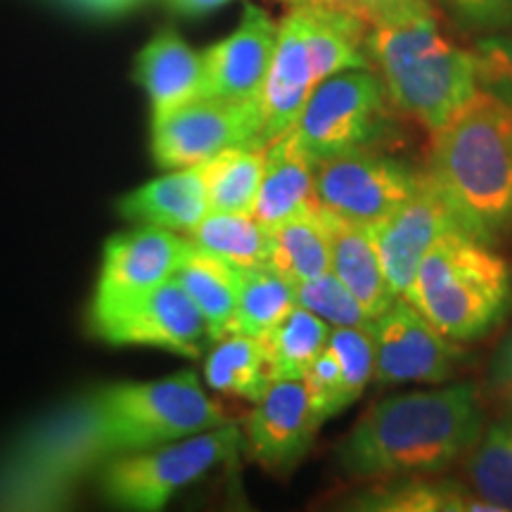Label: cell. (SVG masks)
<instances>
[{
    "mask_svg": "<svg viewBox=\"0 0 512 512\" xmlns=\"http://www.w3.org/2000/svg\"><path fill=\"white\" fill-rule=\"evenodd\" d=\"M427 178L456 226L486 245L512 230V107L479 91L432 131Z\"/></svg>",
    "mask_w": 512,
    "mask_h": 512,
    "instance_id": "obj_3",
    "label": "cell"
},
{
    "mask_svg": "<svg viewBox=\"0 0 512 512\" xmlns=\"http://www.w3.org/2000/svg\"><path fill=\"white\" fill-rule=\"evenodd\" d=\"M302 382L306 392H309L313 413L320 422H328L349 408L347 394H344L342 370H339L337 358L328 347L316 356Z\"/></svg>",
    "mask_w": 512,
    "mask_h": 512,
    "instance_id": "obj_34",
    "label": "cell"
},
{
    "mask_svg": "<svg viewBox=\"0 0 512 512\" xmlns=\"http://www.w3.org/2000/svg\"><path fill=\"white\" fill-rule=\"evenodd\" d=\"M204 380L214 392L256 403L271 387L259 337L230 332L204 358Z\"/></svg>",
    "mask_w": 512,
    "mask_h": 512,
    "instance_id": "obj_26",
    "label": "cell"
},
{
    "mask_svg": "<svg viewBox=\"0 0 512 512\" xmlns=\"http://www.w3.org/2000/svg\"><path fill=\"white\" fill-rule=\"evenodd\" d=\"M91 330L114 347H155L188 358L214 344L209 325L176 278L147 292Z\"/></svg>",
    "mask_w": 512,
    "mask_h": 512,
    "instance_id": "obj_12",
    "label": "cell"
},
{
    "mask_svg": "<svg viewBox=\"0 0 512 512\" xmlns=\"http://www.w3.org/2000/svg\"><path fill=\"white\" fill-rule=\"evenodd\" d=\"M294 297L299 306L316 313L332 328H363L370 323L366 309L332 271L294 285Z\"/></svg>",
    "mask_w": 512,
    "mask_h": 512,
    "instance_id": "obj_30",
    "label": "cell"
},
{
    "mask_svg": "<svg viewBox=\"0 0 512 512\" xmlns=\"http://www.w3.org/2000/svg\"><path fill=\"white\" fill-rule=\"evenodd\" d=\"M228 422L192 370L107 384L36 420L0 453V510H62L112 460Z\"/></svg>",
    "mask_w": 512,
    "mask_h": 512,
    "instance_id": "obj_1",
    "label": "cell"
},
{
    "mask_svg": "<svg viewBox=\"0 0 512 512\" xmlns=\"http://www.w3.org/2000/svg\"><path fill=\"white\" fill-rule=\"evenodd\" d=\"M467 36H491L512 29V0H434Z\"/></svg>",
    "mask_w": 512,
    "mask_h": 512,
    "instance_id": "obj_33",
    "label": "cell"
},
{
    "mask_svg": "<svg viewBox=\"0 0 512 512\" xmlns=\"http://www.w3.org/2000/svg\"><path fill=\"white\" fill-rule=\"evenodd\" d=\"M240 145H264L256 102L204 95L152 119V157L166 171L197 166Z\"/></svg>",
    "mask_w": 512,
    "mask_h": 512,
    "instance_id": "obj_9",
    "label": "cell"
},
{
    "mask_svg": "<svg viewBox=\"0 0 512 512\" xmlns=\"http://www.w3.org/2000/svg\"><path fill=\"white\" fill-rule=\"evenodd\" d=\"M389 105L377 72L349 69L318 83L292 133L313 159L375 150L392 128Z\"/></svg>",
    "mask_w": 512,
    "mask_h": 512,
    "instance_id": "obj_7",
    "label": "cell"
},
{
    "mask_svg": "<svg viewBox=\"0 0 512 512\" xmlns=\"http://www.w3.org/2000/svg\"><path fill=\"white\" fill-rule=\"evenodd\" d=\"M316 86L302 15L292 8L278 24V43L259 95L261 143H273L297 126Z\"/></svg>",
    "mask_w": 512,
    "mask_h": 512,
    "instance_id": "obj_16",
    "label": "cell"
},
{
    "mask_svg": "<svg viewBox=\"0 0 512 512\" xmlns=\"http://www.w3.org/2000/svg\"><path fill=\"white\" fill-rule=\"evenodd\" d=\"M479 91L512 107V29L477 38L475 48Z\"/></svg>",
    "mask_w": 512,
    "mask_h": 512,
    "instance_id": "obj_32",
    "label": "cell"
},
{
    "mask_svg": "<svg viewBox=\"0 0 512 512\" xmlns=\"http://www.w3.org/2000/svg\"><path fill=\"white\" fill-rule=\"evenodd\" d=\"M271 230L268 266L290 283H306L328 273L332 264V214L323 207L280 223Z\"/></svg>",
    "mask_w": 512,
    "mask_h": 512,
    "instance_id": "obj_22",
    "label": "cell"
},
{
    "mask_svg": "<svg viewBox=\"0 0 512 512\" xmlns=\"http://www.w3.org/2000/svg\"><path fill=\"white\" fill-rule=\"evenodd\" d=\"M117 211L140 226H157L188 235L211 211L200 166L169 169V174L147 181L121 197Z\"/></svg>",
    "mask_w": 512,
    "mask_h": 512,
    "instance_id": "obj_20",
    "label": "cell"
},
{
    "mask_svg": "<svg viewBox=\"0 0 512 512\" xmlns=\"http://www.w3.org/2000/svg\"><path fill=\"white\" fill-rule=\"evenodd\" d=\"M425 181V171L377 150L316 159L318 204L342 221L373 226L399 209Z\"/></svg>",
    "mask_w": 512,
    "mask_h": 512,
    "instance_id": "obj_8",
    "label": "cell"
},
{
    "mask_svg": "<svg viewBox=\"0 0 512 512\" xmlns=\"http://www.w3.org/2000/svg\"><path fill=\"white\" fill-rule=\"evenodd\" d=\"M489 392L512 415V332L503 339L491 361Z\"/></svg>",
    "mask_w": 512,
    "mask_h": 512,
    "instance_id": "obj_36",
    "label": "cell"
},
{
    "mask_svg": "<svg viewBox=\"0 0 512 512\" xmlns=\"http://www.w3.org/2000/svg\"><path fill=\"white\" fill-rule=\"evenodd\" d=\"M484 425L482 392L472 382L394 394L354 422L335 448V465L358 484L446 475L463 463Z\"/></svg>",
    "mask_w": 512,
    "mask_h": 512,
    "instance_id": "obj_2",
    "label": "cell"
},
{
    "mask_svg": "<svg viewBox=\"0 0 512 512\" xmlns=\"http://www.w3.org/2000/svg\"><path fill=\"white\" fill-rule=\"evenodd\" d=\"M200 166L211 211L252 214L266 166V145L228 147Z\"/></svg>",
    "mask_w": 512,
    "mask_h": 512,
    "instance_id": "obj_27",
    "label": "cell"
},
{
    "mask_svg": "<svg viewBox=\"0 0 512 512\" xmlns=\"http://www.w3.org/2000/svg\"><path fill=\"white\" fill-rule=\"evenodd\" d=\"M192 245L240 268L268 266L271 230L245 211H209L185 235Z\"/></svg>",
    "mask_w": 512,
    "mask_h": 512,
    "instance_id": "obj_28",
    "label": "cell"
},
{
    "mask_svg": "<svg viewBox=\"0 0 512 512\" xmlns=\"http://www.w3.org/2000/svg\"><path fill=\"white\" fill-rule=\"evenodd\" d=\"M188 252L190 240L185 235L157 226H140L107 240L91 306V325L107 320L174 278Z\"/></svg>",
    "mask_w": 512,
    "mask_h": 512,
    "instance_id": "obj_10",
    "label": "cell"
},
{
    "mask_svg": "<svg viewBox=\"0 0 512 512\" xmlns=\"http://www.w3.org/2000/svg\"><path fill=\"white\" fill-rule=\"evenodd\" d=\"M370 325V323H368ZM368 325L363 328H332L328 349L335 354L342 370L344 394L349 406L361 399L375 377V347Z\"/></svg>",
    "mask_w": 512,
    "mask_h": 512,
    "instance_id": "obj_31",
    "label": "cell"
},
{
    "mask_svg": "<svg viewBox=\"0 0 512 512\" xmlns=\"http://www.w3.org/2000/svg\"><path fill=\"white\" fill-rule=\"evenodd\" d=\"M368 228L389 290L394 292L396 299H403L411 290L415 273L434 242L446 230L458 226L425 174L420 188L399 209Z\"/></svg>",
    "mask_w": 512,
    "mask_h": 512,
    "instance_id": "obj_14",
    "label": "cell"
},
{
    "mask_svg": "<svg viewBox=\"0 0 512 512\" xmlns=\"http://www.w3.org/2000/svg\"><path fill=\"white\" fill-rule=\"evenodd\" d=\"M463 482L494 512H512V415L486 422L463 458Z\"/></svg>",
    "mask_w": 512,
    "mask_h": 512,
    "instance_id": "obj_25",
    "label": "cell"
},
{
    "mask_svg": "<svg viewBox=\"0 0 512 512\" xmlns=\"http://www.w3.org/2000/svg\"><path fill=\"white\" fill-rule=\"evenodd\" d=\"M375 347V377L382 387L392 384H444L456 373L463 349L439 332L406 299L370 320Z\"/></svg>",
    "mask_w": 512,
    "mask_h": 512,
    "instance_id": "obj_11",
    "label": "cell"
},
{
    "mask_svg": "<svg viewBox=\"0 0 512 512\" xmlns=\"http://www.w3.org/2000/svg\"><path fill=\"white\" fill-rule=\"evenodd\" d=\"M283 3H290L292 8H299V5H332V8L349 10V0H283Z\"/></svg>",
    "mask_w": 512,
    "mask_h": 512,
    "instance_id": "obj_39",
    "label": "cell"
},
{
    "mask_svg": "<svg viewBox=\"0 0 512 512\" xmlns=\"http://www.w3.org/2000/svg\"><path fill=\"white\" fill-rule=\"evenodd\" d=\"M323 422L302 380L271 382L242 427V451L273 477H287L311 451Z\"/></svg>",
    "mask_w": 512,
    "mask_h": 512,
    "instance_id": "obj_13",
    "label": "cell"
},
{
    "mask_svg": "<svg viewBox=\"0 0 512 512\" xmlns=\"http://www.w3.org/2000/svg\"><path fill=\"white\" fill-rule=\"evenodd\" d=\"M166 3H169L171 10L183 17H202L209 15V12L221 10L230 0H166Z\"/></svg>",
    "mask_w": 512,
    "mask_h": 512,
    "instance_id": "obj_37",
    "label": "cell"
},
{
    "mask_svg": "<svg viewBox=\"0 0 512 512\" xmlns=\"http://www.w3.org/2000/svg\"><path fill=\"white\" fill-rule=\"evenodd\" d=\"M403 299L448 339L472 342L484 337L508 311L512 271L491 245L453 228L425 254Z\"/></svg>",
    "mask_w": 512,
    "mask_h": 512,
    "instance_id": "obj_5",
    "label": "cell"
},
{
    "mask_svg": "<svg viewBox=\"0 0 512 512\" xmlns=\"http://www.w3.org/2000/svg\"><path fill=\"white\" fill-rule=\"evenodd\" d=\"M349 10L370 27H389L434 15V0H349Z\"/></svg>",
    "mask_w": 512,
    "mask_h": 512,
    "instance_id": "obj_35",
    "label": "cell"
},
{
    "mask_svg": "<svg viewBox=\"0 0 512 512\" xmlns=\"http://www.w3.org/2000/svg\"><path fill=\"white\" fill-rule=\"evenodd\" d=\"M316 209V159L290 131L266 145L264 176L252 214L266 228H275Z\"/></svg>",
    "mask_w": 512,
    "mask_h": 512,
    "instance_id": "obj_17",
    "label": "cell"
},
{
    "mask_svg": "<svg viewBox=\"0 0 512 512\" xmlns=\"http://www.w3.org/2000/svg\"><path fill=\"white\" fill-rule=\"evenodd\" d=\"M358 512H494L463 479L448 475H403L363 482L339 503Z\"/></svg>",
    "mask_w": 512,
    "mask_h": 512,
    "instance_id": "obj_19",
    "label": "cell"
},
{
    "mask_svg": "<svg viewBox=\"0 0 512 512\" xmlns=\"http://www.w3.org/2000/svg\"><path fill=\"white\" fill-rule=\"evenodd\" d=\"M133 79L147 93L152 119L202 98V53L190 48L176 29H162L136 57Z\"/></svg>",
    "mask_w": 512,
    "mask_h": 512,
    "instance_id": "obj_18",
    "label": "cell"
},
{
    "mask_svg": "<svg viewBox=\"0 0 512 512\" xmlns=\"http://www.w3.org/2000/svg\"><path fill=\"white\" fill-rule=\"evenodd\" d=\"M76 5L81 8L91 10V12H102V15H114V12H124L136 5L138 0H74Z\"/></svg>",
    "mask_w": 512,
    "mask_h": 512,
    "instance_id": "obj_38",
    "label": "cell"
},
{
    "mask_svg": "<svg viewBox=\"0 0 512 512\" xmlns=\"http://www.w3.org/2000/svg\"><path fill=\"white\" fill-rule=\"evenodd\" d=\"M278 43V24L271 15L247 3L238 29L219 43L202 50V98H226L259 105L261 88L271 69Z\"/></svg>",
    "mask_w": 512,
    "mask_h": 512,
    "instance_id": "obj_15",
    "label": "cell"
},
{
    "mask_svg": "<svg viewBox=\"0 0 512 512\" xmlns=\"http://www.w3.org/2000/svg\"><path fill=\"white\" fill-rule=\"evenodd\" d=\"M332 325L304 306H294L287 316L259 337L271 382L304 380L316 356L328 347Z\"/></svg>",
    "mask_w": 512,
    "mask_h": 512,
    "instance_id": "obj_24",
    "label": "cell"
},
{
    "mask_svg": "<svg viewBox=\"0 0 512 512\" xmlns=\"http://www.w3.org/2000/svg\"><path fill=\"white\" fill-rule=\"evenodd\" d=\"M242 271L245 268L202 252L190 242V252L185 254L181 268L174 275L207 320L214 342L228 335L235 304H238Z\"/></svg>",
    "mask_w": 512,
    "mask_h": 512,
    "instance_id": "obj_23",
    "label": "cell"
},
{
    "mask_svg": "<svg viewBox=\"0 0 512 512\" xmlns=\"http://www.w3.org/2000/svg\"><path fill=\"white\" fill-rule=\"evenodd\" d=\"M240 451L242 427L228 422L112 460L98 472V489L117 508L155 512Z\"/></svg>",
    "mask_w": 512,
    "mask_h": 512,
    "instance_id": "obj_6",
    "label": "cell"
},
{
    "mask_svg": "<svg viewBox=\"0 0 512 512\" xmlns=\"http://www.w3.org/2000/svg\"><path fill=\"white\" fill-rule=\"evenodd\" d=\"M297 306L294 283L271 266H254L242 271L238 304H235L230 332L261 337L280 323Z\"/></svg>",
    "mask_w": 512,
    "mask_h": 512,
    "instance_id": "obj_29",
    "label": "cell"
},
{
    "mask_svg": "<svg viewBox=\"0 0 512 512\" xmlns=\"http://www.w3.org/2000/svg\"><path fill=\"white\" fill-rule=\"evenodd\" d=\"M366 50L392 107L430 133L479 93L475 53L446 36L437 15L370 27Z\"/></svg>",
    "mask_w": 512,
    "mask_h": 512,
    "instance_id": "obj_4",
    "label": "cell"
},
{
    "mask_svg": "<svg viewBox=\"0 0 512 512\" xmlns=\"http://www.w3.org/2000/svg\"><path fill=\"white\" fill-rule=\"evenodd\" d=\"M330 271L347 285L370 320L396 302L384 278L380 256L368 226L332 216V264Z\"/></svg>",
    "mask_w": 512,
    "mask_h": 512,
    "instance_id": "obj_21",
    "label": "cell"
}]
</instances>
